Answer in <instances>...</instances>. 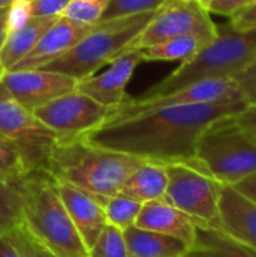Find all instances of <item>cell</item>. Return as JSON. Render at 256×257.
<instances>
[{
  "instance_id": "cell-1",
  "label": "cell",
  "mask_w": 256,
  "mask_h": 257,
  "mask_svg": "<svg viewBox=\"0 0 256 257\" xmlns=\"http://www.w3.org/2000/svg\"><path fill=\"white\" fill-rule=\"evenodd\" d=\"M241 101L166 105L110 120L83 139L104 149L158 164L196 163V145L216 120L238 114Z\"/></svg>"
},
{
  "instance_id": "cell-2",
  "label": "cell",
  "mask_w": 256,
  "mask_h": 257,
  "mask_svg": "<svg viewBox=\"0 0 256 257\" xmlns=\"http://www.w3.org/2000/svg\"><path fill=\"white\" fill-rule=\"evenodd\" d=\"M143 160L104 149L84 139L57 140L50 152L45 173L60 184L75 187L103 205L118 194L127 178Z\"/></svg>"
},
{
  "instance_id": "cell-3",
  "label": "cell",
  "mask_w": 256,
  "mask_h": 257,
  "mask_svg": "<svg viewBox=\"0 0 256 257\" xmlns=\"http://www.w3.org/2000/svg\"><path fill=\"white\" fill-rule=\"evenodd\" d=\"M21 200L23 227L57 257H89L54 182L45 172H32L15 182Z\"/></svg>"
},
{
  "instance_id": "cell-4",
  "label": "cell",
  "mask_w": 256,
  "mask_h": 257,
  "mask_svg": "<svg viewBox=\"0 0 256 257\" xmlns=\"http://www.w3.org/2000/svg\"><path fill=\"white\" fill-rule=\"evenodd\" d=\"M256 57V29L237 32L219 29L217 38L204 47L193 59L181 63L172 74L148 89L140 98H157L196 81L211 78H234Z\"/></svg>"
},
{
  "instance_id": "cell-5",
  "label": "cell",
  "mask_w": 256,
  "mask_h": 257,
  "mask_svg": "<svg viewBox=\"0 0 256 257\" xmlns=\"http://www.w3.org/2000/svg\"><path fill=\"white\" fill-rule=\"evenodd\" d=\"M154 14L155 11L98 21L68 53L42 69L65 74L75 80L95 75L98 69L127 51L128 45L148 26Z\"/></svg>"
},
{
  "instance_id": "cell-6",
  "label": "cell",
  "mask_w": 256,
  "mask_h": 257,
  "mask_svg": "<svg viewBox=\"0 0 256 257\" xmlns=\"http://www.w3.org/2000/svg\"><path fill=\"white\" fill-rule=\"evenodd\" d=\"M235 116L213 122L199 137L195 152L196 163L217 182L229 187L256 172V145Z\"/></svg>"
},
{
  "instance_id": "cell-7",
  "label": "cell",
  "mask_w": 256,
  "mask_h": 257,
  "mask_svg": "<svg viewBox=\"0 0 256 257\" xmlns=\"http://www.w3.org/2000/svg\"><path fill=\"white\" fill-rule=\"evenodd\" d=\"M0 140L21 157L27 173L45 172L57 136L0 84Z\"/></svg>"
},
{
  "instance_id": "cell-8",
  "label": "cell",
  "mask_w": 256,
  "mask_h": 257,
  "mask_svg": "<svg viewBox=\"0 0 256 257\" xmlns=\"http://www.w3.org/2000/svg\"><path fill=\"white\" fill-rule=\"evenodd\" d=\"M166 172L167 187L164 200L195 220L196 224L217 226L222 184L198 163L167 164Z\"/></svg>"
},
{
  "instance_id": "cell-9",
  "label": "cell",
  "mask_w": 256,
  "mask_h": 257,
  "mask_svg": "<svg viewBox=\"0 0 256 257\" xmlns=\"http://www.w3.org/2000/svg\"><path fill=\"white\" fill-rule=\"evenodd\" d=\"M217 33L219 27L211 20L207 8L198 0H164L127 50H146L184 35H198L211 42L217 38Z\"/></svg>"
},
{
  "instance_id": "cell-10",
  "label": "cell",
  "mask_w": 256,
  "mask_h": 257,
  "mask_svg": "<svg viewBox=\"0 0 256 257\" xmlns=\"http://www.w3.org/2000/svg\"><path fill=\"white\" fill-rule=\"evenodd\" d=\"M110 110L112 108L97 102L91 96L72 90L33 108L32 113L53 131L59 140H72L83 139L106 123Z\"/></svg>"
},
{
  "instance_id": "cell-11",
  "label": "cell",
  "mask_w": 256,
  "mask_h": 257,
  "mask_svg": "<svg viewBox=\"0 0 256 257\" xmlns=\"http://www.w3.org/2000/svg\"><path fill=\"white\" fill-rule=\"evenodd\" d=\"M77 83L69 75L44 69L5 71L0 78L5 90L30 111L75 90Z\"/></svg>"
},
{
  "instance_id": "cell-12",
  "label": "cell",
  "mask_w": 256,
  "mask_h": 257,
  "mask_svg": "<svg viewBox=\"0 0 256 257\" xmlns=\"http://www.w3.org/2000/svg\"><path fill=\"white\" fill-rule=\"evenodd\" d=\"M142 62H145L142 50H127L109 63L107 71L78 80L75 90L109 108H115L130 98L127 84Z\"/></svg>"
},
{
  "instance_id": "cell-13",
  "label": "cell",
  "mask_w": 256,
  "mask_h": 257,
  "mask_svg": "<svg viewBox=\"0 0 256 257\" xmlns=\"http://www.w3.org/2000/svg\"><path fill=\"white\" fill-rule=\"evenodd\" d=\"M92 26L77 24L65 17H60L38 41L29 54H26L9 71L42 69L53 60L68 53L89 30Z\"/></svg>"
},
{
  "instance_id": "cell-14",
  "label": "cell",
  "mask_w": 256,
  "mask_h": 257,
  "mask_svg": "<svg viewBox=\"0 0 256 257\" xmlns=\"http://www.w3.org/2000/svg\"><path fill=\"white\" fill-rule=\"evenodd\" d=\"M54 188H56V193L59 194L72 224L75 226L83 244L86 245V248L89 251L107 224L106 214H104V205L97 197H94L75 187L54 182Z\"/></svg>"
},
{
  "instance_id": "cell-15",
  "label": "cell",
  "mask_w": 256,
  "mask_h": 257,
  "mask_svg": "<svg viewBox=\"0 0 256 257\" xmlns=\"http://www.w3.org/2000/svg\"><path fill=\"white\" fill-rule=\"evenodd\" d=\"M216 227L256 250V203L240 194L234 187L222 185Z\"/></svg>"
},
{
  "instance_id": "cell-16",
  "label": "cell",
  "mask_w": 256,
  "mask_h": 257,
  "mask_svg": "<svg viewBox=\"0 0 256 257\" xmlns=\"http://www.w3.org/2000/svg\"><path fill=\"white\" fill-rule=\"evenodd\" d=\"M134 226L139 229L178 238L189 247L193 244L198 229L195 220L169 205L164 199L143 203Z\"/></svg>"
},
{
  "instance_id": "cell-17",
  "label": "cell",
  "mask_w": 256,
  "mask_h": 257,
  "mask_svg": "<svg viewBox=\"0 0 256 257\" xmlns=\"http://www.w3.org/2000/svg\"><path fill=\"white\" fill-rule=\"evenodd\" d=\"M184 257H256V250L216 226L198 224L196 238Z\"/></svg>"
},
{
  "instance_id": "cell-18",
  "label": "cell",
  "mask_w": 256,
  "mask_h": 257,
  "mask_svg": "<svg viewBox=\"0 0 256 257\" xmlns=\"http://www.w3.org/2000/svg\"><path fill=\"white\" fill-rule=\"evenodd\" d=\"M122 233L128 257H184L189 250V245L178 238L136 226L125 229Z\"/></svg>"
},
{
  "instance_id": "cell-19",
  "label": "cell",
  "mask_w": 256,
  "mask_h": 257,
  "mask_svg": "<svg viewBox=\"0 0 256 257\" xmlns=\"http://www.w3.org/2000/svg\"><path fill=\"white\" fill-rule=\"evenodd\" d=\"M60 17H30L24 26L11 32L0 50V65L3 69L9 71L26 54H29L38 41L44 36V33Z\"/></svg>"
},
{
  "instance_id": "cell-20",
  "label": "cell",
  "mask_w": 256,
  "mask_h": 257,
  "mask_svg": "<svg viewBox=\"0 0 256 257\" xmlns=\"http://www.w3.org/2000/svg\"><path fill=\"white\" fill-rule=\"evenodd\" d=\"M167 187V172L164 164L145 161L124 182L119 193L140 202L164 199Z\"/></svg>"
},
{
  "instance_id": "cell-21",
  "label": "cell",
  "mask_w": 256,
  "mask_h": 257,
  "mask_svg": "<svg viewBox=\"0 0 256 257\" xmlns=\"http://www.w3.org/2000/svg\"><path fill=\"white\" fill-rule=\"evenodd\" d=\"M210 42L198 35H184L170 38L146 50H142L145 62H177L181 63L193 59Z\"/></svg>"
},
{
  "instance_id": "cell-22",
  "label": "cell",
  "mask_w": 256,
  "mask_h": 257,
  "mask_svg": "<svg viewBox=\"0 0 256 257\" xmlns=\"http://www.w3.org/2000/svg\"><path fill=\"white\" fill-rule=\"evenodd\" d=\"M142 205L143 203H140L122 193L115 194L113 197L107 199V202L104 203V214H106L107 224L124 232L125 229L136 224V220L140 214Z\"/></svg>"
},
{
  "instance_id": "cell-23",
  "label": "cell",
  "mask_w": 256,
  "mask_h": 257,
  "mask_svg": "<svg viewBox=\"0 0 256 257\" xmlns=\"http://www.w3.org/2000/svg\"><path fill=\"white\" fill-rule=\"evenodd\" d=\"M23 226L21 200L15 182L0 176V235Z\"/></svg>"
},
{
  "instance_id": "cell-24",
  "label": "cell",
  "mask_w": 256,
  "mask_h": 257,
  "mask_svg": "<svg viewBox=\"0 0 256 257\" xmlns=\"http://www.w3.org/2000/svg\"><path fill=\"white\" fill-rule=\"evenodd\" d=\"M109 3L110 0H71L62 17L81 26H94L103 18Z\"/></svg>"
},
{
  "instance_id": "cell-25",
  "label": "cell",
  "mask_w": 256,
  "mask_h": 257,
  "mask_svg": "<svg viewBox=\"0 0 256 257\" xmlns=\"http://www.w3.org/2000/svg\"><path fill=\"white\" fill-rule=\"evenodd\" d=\"M89 257H128L122 230L106 224L100 238L89 250Z\"/></svg>"
},
{
  "instance_id": "cell-26",
  "label": "cell",
  "mask_w": 256,
  "mask_h": 257,
  "mask_svg": "<svg viewBox=\"0 0 256 257\" xmlns=\"http://www.w3.org/2000/svg\"><path fill=\"white\" fill-rule=\"evenodd\" d=\"M164 0H110L103 18L100 21L113 20V18H124L130 15H137L143 12L157 11Z\"/></svg>"
},
{
  "instance_id": "cell-27",
  "label": "cell",
  "mask_w": 256,
  "mask_h": 257,
  "mask_svg": "<svg viewBox=\"0 0 256 257\" xmlns=\"http://www.w3.org/2000/svg\"><path fill=\"white\" fill-rule=\"evenodd\" d=\"M23 257H57L42 244H39L23 226L3 235Z\"/></svg>"
},
{
  "instance_id": "cell-28",
  "label": "cell",
  "mask_w": 256,
  "mask_h": 257,
  "mask_svg": "<svg viewBox=\"0 0 256 257\" xmlns=\"http://www.w3.org/2000/svg\"><path fill=\"white\" fill-rule=\"evenodd\" d=\"M26 175L27 169L18 152L0 140V176L11 182H17Z\"/></svg>"
},
{
  "instance_id": "cell-29",
  "label": "cell",
  "mask_w": 256,
  "mask_h": 257,
  "mask_svg": "<svg viewBox=\"0 0 256 257\" xmlns=\"http://www.w3.org/2000/svg\"><path fill=\"white\" fill-rule=\"evenodd\" d=\"M241 101L246 105H256V57L237 75L234 77Z\"/></svg>"
},
{
  "instance_id": "cell-30",
  "label": "cell",
  "mask_w": 256,
  "mask_h": 257,
  "mask_svg": "<svg viewBox=\"0 0 256 257\" xmlns=\"http://www.w3.org/2000/svg\"><path fill=\"white\" fill-rule=\"evenodd\" d=\"M32 17V0H12L8 8V35L24 26Z\"/></svg>"
},
{
  "instance_id": "cell-31",
  "label": "cell",
  "mask_w": 256,
  "mask_h": 257,
  "mask_svg": "<svg viewBox=\"0 0 256 257\" xmlns=\"http://www.w3.org/2000/svg\"><path fill=\"white\" fill-rule=\"evenodd\" d=\"M253 3H256V0H211L207 5V11L210 14L228 17L231 20L232 17L247 9Z\"/></svg>"
},
{
  "instance_id": "cell-32",
  "label": "cell",
  "mask_w": 256,
  "mask_h": 257,
  "mask_svg": "<svg viewBox=\"0 0 256 257\" xmlns=\"http://www.w3.org/2000/svg\"><path fill=\"white\" fill-rule=\"evenodd\" d=\"M71 0H32V17H62Z\"/></svg>"
},
{
  "instance_id": "cell-33",
  "label": "cell",
  "mask_w": 256,
  "mask_h": 257,
  "mask_svg": "<svg viewBox=\"0 0 256 257\" xmlns=\"http://www.w3.org/2000/svg\"><path fill=\"white\" fill-rule=\"evenodd\" d=\"M229 27L237 32H247L256 29V3L232 17L229 20Z\"/></svg>"
},
{
  "instance_id": "cell-34",
  "label": "cell",
  "mask_w": 256,
  "mask_h": 257,
  "mask_svg": "<svg viewBox=\"0 0 256 257\" xmlns=\"http://www.w3.org/2000/svg\"><path fill=\"white\" fill-rule=\"evenodd\" d=\"M237 122L256 145V105H246L237 116Z\"/></svg>"
},
{
  "instance_id": "cell-35",
  "label": "cell",
  "mask_w": 256,
  "mask_h": 257,
  "mask_svg": "<svg viewBox=\"0 0 256 257\" xmlns=\"http://www.w3.org/2000/svg\"><path fill=\"white\" fill-rule=\"evenodd\" d=\"M234 188L243 194L244 197H247L249 200H252L253 203H256V172L246 176L244 179H241L238 184L234 185Z\"/></svg>"
},
{
  "instance_id": "cell-36",
  "label": "cell",
  "mask_w": 256,
  "mask_h": 257,
  "mask_svg": "<svg viewBox=\"0 0 256 257\" xmlns=\"http://www.w3.org/2000/svg\"><path fill=\"white\" fill-rule=\"evenodd\" d=\"M0 257H23L20 251L3 236L0 235Z\"/></svg>"
},
{
  "instance_id": "cell-37",
  "label": "cell",
  "mask_w": 256,
  "mask_h": 257,
  "mask_svg": "<svg viewBox=\"0 0 256 257\" xmlns=\"http://www.w3.org/2000/svg\"><path fill=\"white\" fill-rule=\"evenodd\" d=\"M8 38V8L0 9V50Z\"/></svg>"
},
{
  "instance_id": "cell-38",
  "label": "cell",
  "mask_w": 256,
  "mask_h": 257,
  "mask_svg": "<svg viewBox=\"0 0 256 257\" xmlns=\"http://www.w3.org/2000/svg\"><path fill=\"white\" fill-rule=\"evenodd\" d=\"M11 3H12V0H0V9L2 8H9Z\"/></svg>"
},
{
  "instance_id": "cell-39",
  "label": "cell",
  "mask_w": 256,
  "mask_h": 257,
  "mask_svg": "<svg viewBox=\"0 0 256 257\" xmlns=\"http://www.w3.org/2000/svg\"><path fill=\"white\" fill-rule=\"evenodd\" d=\"M198 2H199V3H201V5H202L204 8H207V5H208V3H210L211 0H198Z\"/></svg>"
},
{
  "instance_id": "cell-40",
  "label": "cell",
  "mask_w": 256,
  "mask_h": 257,
  "mask_svg": "<svg viewBox=\"0 0 256 257\" xmlns=\"http://www.w3.org/2000/svg\"><path fill=\"white\" fill-rule=\"evenodd\" d=\"M3 72H5V69H3V66L0 65V78H2V75H3Z\"/></svg>"
}]
</instances>
